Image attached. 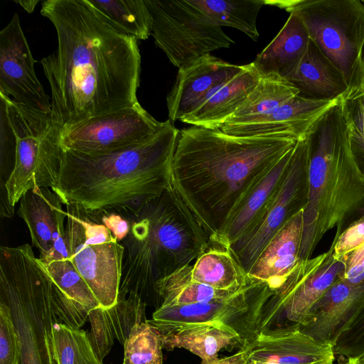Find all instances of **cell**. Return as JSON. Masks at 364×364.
<instances>
[{
  "label": "cell",
  "instance_id": "6da1fadb",
  "mask_svg": "<svg viewBox=\"0 0 364 364\" xmlns=\"http://www.w3.org/2000/svg\"><path fill=\"white\" fill-rule=\"evenodd\" d=\"M41 14L56 31L57 50L41 60L51 117L62 128L139 103L137 39L107 23L86 0H46Z\"/></svg>",
  "mask_w": 364,
  "mask_h": 364
},
{
  "label": "cell",
  "instance_id": "7a4b0ae2",
  "mask_svg": "<svg viewBox=\"0 0 364 364\" xmlns=\"http://www.w3.org/2000/svg\"><path fill=\"white\" fill-rule=\"evenodd\" d=\"M298 141L238 136L197 126L179 131L171 188L210 245H218L242 200Z\"/></svg>",
  "mask_w": 364,
  "mask_h": 364
},
{
  "label": "cell",
  "instance_id": "3957f363",
  "mask_svg": "<svg viewBox=\"0 0 364 364\" xmlns=\"http://www.w3.org/2000/svg\"><path fill=\"white\" fill-rule=\"evenodd\" d=\"M179 130L168 120L151 139L114 152L64 150L57 186L63 205L84 213L108 210L124 217L171 188Z\"/></svg>",
  "mask_w": 364,
  "mask_h": 364
},
{
  "label": "cell",
  "instance_id": "277c9868",
  "mask_svg": "<svg viewBox=\"0 0 364 364\" xmlns=\"http://www.w3.org/2000/svg\"><path fill=\"white\" fill-rule=\"evenodd\" d=\"M310 151L309 193L303 211L300 259H310L329 230L335 237L364 215V174L353 154L340 103L306 136Z\"/></svg>",
  "mask_w": 364,
  "mask_h": 364
},
{
  "label": "cell",
  "instance_id": "5b68a950",
  "mask_svg": "<svg viewBox=\"0 0 364 364\" xmlns=\"http://www.w3.org/2000/svg\"><path fill=\"white\" fill-rule=\"evenodd\" d=\"M126 218L119 292H134L156 310L161 305L156 282L192 264L210 243L172 188Z\"/></svg>",
  "mask_w": 364,
  "mask_h": 364
},
{
  "label": "cell",
  "instance_id": "8992f818",
  "mask_svg": "<svg viewBox=\"0 0 364 364\" xmlns=\"http://www.w3.org/2000/svg\"><path fill=\"white\" fill-rule=\"evenodd\" d=\"M0 301L10 309L21 364H58L54 323L80 328L88 318L89 311L60 289L28 244L0 248Z\"/></svg>",
  "mask_w": 364,
  "mask_h": 364
},
{
  "label": "cell",
  "instance_id": "52a82bcc",
  "mask_svg": "<svg viewBox=\"0 0 364 364\" xmlns=\"http://www.w3.org/2000/svg\"><path fill=\"white\" fill-rule=\"evenodd\" d=\"M296 14L310 38L343 74L341 101L364 95V4L361 0H265Z\"/></svg>",
  "mask_w": 364,
  "mask_h": 364
},
{
  "label": "cell",
  "instance_id": "ba28073f",
  "mask_svg": "<svg viewBox=\"0 0 364 364\" xmlns=\"http://www.w3.org/2000/svg\"><path fill=\"white\" fill-rule=\"evenodd\" d=\"M0 105L6 110L14 135V166L4 183L1 203L14 208L30 190L53 189L57 186L63 154L62 128L54 122L50 113L33 110L2 94Z\"/></svg>",
  "mask_w": 364,
  "mask_h": 364
},
{
  "label": "cell",
  "instance_id": "9c48e42d",
  "mask_svg": "<svg viewBox=\"0 0 364 364\" xmlns=\"http://www.w3.org/2000/svg\"><path fill=\"white\" fill-rule=\"evenodd\" d=\"M65 207L69 259L91 289L100 307L109 308L118 299L124 247L104 225L72 206Z\"/></svg>",
  "mask_w": 364,
  "mask_h": 364
},
{
  "label": "cell",
  "instance_id": "30bf717a",
  "mask_svg": "<svg viewBox=\"0 0 364 364\" xmlns=\"http://www.w3.org/2000/svg\"><path fill=\"white\" fill-rule=\"evenodd\" d=\"M273 293L267 283L252 279L239 291L226 298L160 306L147 321L156 327L161 335L188 326L213 325L239 336L247 346L258 335L262 310Z\"/></svg>",
  "mask_w": 364,
  "mask_h": 364
},
{
  "label": "cell",
  "instance_id": "8fae6325",
  "mask_svg": "<svg viewBox=\"0 0 364 364\" xmlns=\"http://www.w3.org/2000/svg\"><path fill=\"white\" fill-rule=\"evenodd\" d=\"M156 45L178 69L235 41L188 0H144Z\"/></svg>",
  "mask_w": 364,
  "mask_h": 364
},
{
  "label": "cell",
  "instance_id": "7c38bea8",
  "mask_svg": "<svg viewBox=\"0 0 364 364\" xmlns=\"http://www.w3.org/2000/svg\"><path fill=\"white\" fill-rule=\"evenodd\" d=\"M329 250L301 260L282 286L264 304L259 333L269 334L298 330L311 308L341 276L344 264Z\"/></svg>",
  "mask_w": 364,
  "mask_h": 364
},
{
  "label": "cell",
  "instance_id": "4fadbf2b",
  "mask_svg": "<svg viewBox=\"0 0 364 364\" xmlns=\"http://www.w3.org/2000/svg\"><path fill=\"white\" fill-rule=\"evenodd\" d=\"M167 123L156 120L137 103L63 129L61 145L64 150L83 154H108L151 139Z\"/></svg>",
  "mask_w": 364,
  "mask_h": 364
},
{
  "label": "cell",
  "instance_id": "5bb4252c",
  "mask_svg": "<svg viewBox=\"0 0 364 364\" xmlns=\"http://www.w3.org/2000/svg\"><path fill=\"white\" fill-rule=\"evenodd\" d=\"M309 161L306 139L299 140L273 200L250 232L230 246L247 274L269 240L291 217L304 210L308 199Z\"/></svg>",
  "mask_w": 364,
  "mask_h": 364
},
{
  "label": "cell",
  "instance_id": "9a60e30c",
  "mask_svg": "<svg viewBox=\"0 0 364 364\" xmlns=\"http://www.w3.org/2000/svg\"><path fill=\"white\" fill-rule=\"evenodd\" d=\"M35 63L16 13L0 32V94L49 114L51 102L36 76Z\"/></svg>",
  "mask_w": 364,
  "mask_h": 364
},
{
  "label": "cell",
  "instance_id": "2e32d148",
  "mask_svg": "<svg viewBox=\"0 0 364 364\" xmlns=\"http://www.w3.org/2000/svg\"><path fill=\"white\" fill-rule=\"evenodd\" d=\"M58 195L50 188L36 187L19 201L17 214L26 224L39 259L47 264L69 259L66 235V210Z\"/></svg>",
  "mask_w": 364,
  "mask_h": 364
},
{
  "label": "cell",
  "instance_id": "e0dca14e",
  "mask_svg": "<svg viewBox=\"0 0 364 364\" xmlns=\"http://www.w3.org/2000/svg\"><path fill=\"white\" fill-rule=\"evenodd\" d=\"M245 68L207 54L178 69L176 81L166 97L170 120L191 114L218 90Z\"/></svg>",
  "mask_w": 364,
  "mask_h": 364
},
{
  "label": "cell",
  "instance_id": "ac0fdd59",
  "mask_svg": "<svg viewBox=\"0 0 364 364\" xmlns=\"http://www.w3.org/2000/svg\"><path fill=\"white\" fill-rule=\"evenodd\" d=\"M341 98L315 100L299 95L269 113L250 122L223 125V132L238 136L306 138L318 120Z\"/></svg>",
  "mask_w": 364,
  "mask_h": 364
},
{
  "label": "cell",
  "instance_id": "d6986e66",
  "mask_svg": "<svg viewBox=\"0 0 364 364\" xmlns=\"http://www.w3.org/2000/svg\"><path fill=\"white\" fill-rule=\"evenodd\" d=\"M363 306L364 281L350 284L340 276L311 308L298 330L321 343L333 346Z\"/></svg>",
  "mask_w": 364,
  "mask_h": 364
},
{
  "label": "cell",
  "instance_id": "ffe728a7",
  "mask_svg": "<svg viewBox=\"0 0 364 364\" xmlns=\"http://www.w3.org/2000/svg\"><path fill=\"white\" fill-rule=\"evenodd\" d=\"M248 364H333L331 345L321 343L299 330L264 334L244 348Z\"/></svg>",
  "mask_w": 364,
  "mask_h": 364
},
{
  "label": "cell",
  "instance_id": "44dd1931",
  "mask_svg": "<svg viewBox=\"0 0 364 364\" xmlns=\"http://www.w3.org/2000/svg\"><path fill=\"white\" fill-rule=\"evenodd\" d=\"M303 211L291 217L269 240L247 272L250 279L267 283L274 291L301 261Z\"/></svg>",
  "mask_w": 364,
  "mask_h": 364
},
{
  "label": "cell",
  "instance_id": "7402d4cb",
  "mask_svg": "<svg viewBox=\"0 0 364 364\" xmlns=\"http://www.w3.org/2000/svg\"><path fill=\"white\" fill-rule=\"evenodd\" d=\"M146 306L137 294L119 292L114 306H99L90 311V331L88 334L100 360L109 353L114 340L124 345L134 326L147 320Z\"/></svg>",
  "mask_w": 364,
  "mask_h": 364
},
{
  "label": "cell",
  "instance_id": "603a6c76",
  "mask_svg": "<svg viewBox=\"0 0 364 364\" xmlns=\"http://www.w3.org/2000/svg\"><path fill=\"white\" fill-rule=\"evenodd\" d=\"M294 147L265 174L242 200L226 224L219 246L230 247L258 222L281 186Z\"/></svg>",
  "mask_w": 364,
  "mask_h": 364
},
{
  "label": "cell",
  "instance_id": "cb8c5ba5",
  "mask_svg": "<svg viewBox=\"0 0 364 364\" xmlns=\"http://www.w3.org/2000/svg\"><path fill=\"white\" fill-rule=\"evenodd\" d=\"M287 80L298 89L299 96L310 100L342 98L347 91L341 72L311 38L300 63Z\"/></svg>",
  "mask_w": 364,
  "mask_h": 364
},
{
  "label": "cell",
  "instance_id": "d4e9b609",
  "mask_svg": "<svg viewBox=\"0 0 364 364\" xmlns=\"http://www.w3.org/2000/svg\"><path fill=\"white\" fill-rule=\"evenodd\" d=\"M309 41L306 28L291 13L280 31L252 63L260 76L277 75L287 80L300 63Z\"/></svg>",
  "mask_w": 364,
  "mask_h": 364
},
{
  "label": "cell",
  "instance_id": "484cf974",
  "mask_svg": "<svg viewBox=\"0 0 364 364\" xmlns=\"http://www.w3.org/2000/svg\"><path fill=\"white\" fill-rule=\"evenodd\" d=\"M260 78L251 63L181 121L193 126L220 129L243 103Z\"/></svg>",
  "mask_w": 364,
  "mask_h": 364
},
{
  "label": "cell",
  "instance_id": "4316f807",
  "mask_svg": "<svg viewBox=\"0 0 364 364\" xmlns=\"http://www.w3.org/2000/svg\"><path fill=\"white\" fill-rule=\"evenodd\" d=\"M163 348L173 350L184 348L198 355L201 363H210L218 358V353L225 349L242 350L246 343L237 335L213 325L188 326L162 335Z\"/></svg>",
  "mask_w": 364,
  "mask_h": 364
},
{
  "label": "cell",
  "instance_id": "83f0119b",
  "mask_svg": "<svg viewBox=\"0 0 364 364\" xmlns=\"http://www.w3.org/2000/svg\"><path fill=\"white\" fill-rule=\"evenodd\" d=\"M195 282L222 290L238 291L251 282L230 247L210 245L191 267Z\"/></svg>",
  "mask_w": 364,
  "mask_h": 364
},
{
  "label": "cell",
  "instance_id": "f1b7e54d",
  "mask_svg": "<svg viewBox=\"0 0 364 364\" xmlns=\"http://www.w3.org/2000/svg\"><path fill=\"white\" fill-rule=\"evenodd\" d=\"M298 95V89L286 79L277 75L260 76L243 103L222 126L250 122L269 113Z\"/></svg>",
  "mask_w": 364,
  "mask_h": 364
},
{
  "label": "cell",
  "instance_id": "f546056e",
  "mask_svg": "<svg viewBox=\"0 0 364 364\" xmlns=\"http://www.w3.org/2000/svg\"><path fill=\"white\" fill-rule=\"evenodd\" d=\"M94 11L119 32L137 40L151 35L152 17L144 0H86Z\"/></svg>",
  "mask_w": 364,
  "mask_h": 364
},
{
  "label": "cell",
  "instance_id": "4dcf8cb0",
  "mask_svg": "<svg viewBox=\"0 0 364 364\" xmlns=\"http://www.w3.org/2000/svg\"><path fill=\"white\" fill-rule=\"evenodd\" d=\"M191 267L192 264L185 266L156 282L155 289L161 307L212 301L228 297L240 290L218 289L195 282L191 277Z\"/></svg>",
  "mask_w": 364,
  "mask_h": 364
},
{
  "label": "cell",
  "instance_id": "1f68e13d",
  "mask_svg": "<svg viewBox=\"0 0 364 364\" xmlns=\"http://www.w3.org/2000/svg\"><path fill=\"white\" fill-rule=\"evenodd\" d=\"M188 2L219 26L238 29L257 41L259 34L256 21L265 0H188Z\"/></svg>",
  "mask_w": 364,
  "mask_h": 364
},
{
  "label": "cell",
  "instance_id": "d6a6232c",
  "mask_svg": "<svg viewBox=\"0 0 364 364\" xmlns=\"http://www.w3.org/2000/svg\"><path fill=\"white\" fill-rule=\"evenodd\" d=\"M52 337L58 364H103L93 348L87 331L58 321L53 326Z\"/></svg>",
  "mask_w": 364,
  "mask_h": 364
},
{
  "label": "cell",
  "instance_id": "836d02e7",
  "mask_svg": "<svg viewBox=\"0 0 364 364\" xmlns=\"http://www.w3.org/2000/svg\"><path fill=\"white\" fill-rule=\"evenodd\" d=\"M162 335L147 320L132 328L124 344L123 364H163Z\"/></svg>",
  "mask_w": 364,
  "mask_h": 364
},
{
  "label": "cell",
  "instance_id": "e575fe53",
  "mask_svg": "<svg viewBox=\"0 0 364 364\" xmlns=\"http://www.w3.org/2000/svg\"><path fill=\"white\" fill-rule=\"evenodd\" d=\"M45 266L55 284L73 301L89 312L100 306L91 289L70 259L52 261Z\"/></svg>",
  "mask_w": 364,
  "mask_h": 364
},
{
  "label": "cell",
  "instance_id": "d590c367",
  "mask_svg": "<svg viewBox=\"0 0 364 364\" xmlns=\"http://www.w3.org/2000/svg\"><path fill=\"white\" fill-rule=\"evenodd\" d=\"M0 364H21L19 338L9 307L0 301Z\"/></svg>",
  "mask_w": 364,
  "mask_h": 364
},
{
  "label": "cell",
  "instance_id": "8d00e7d4",
  "mask_svg": "<svg viewBox=\"0 0 364 364\" xmlns=\"http://www.w3.org/2000/svg\"><path fill=\"white\" fill-rule=\"evenodd\" d=\"M364 243V215L350 224L332 243L333 257L341 260Z\"/></svg>",
  "mask_w": 364,
  "mask_h": 364
},
{
  "label": "cell",
  "instance_id": "74e56055",
  "mask_svg": "<svg viewBox=\"0 0 364 364\" xmlns=\"http://www.w3.org/2000/svg\"><path fill=\"white\" fill-rule=\"evenodd\" d=\"M82 213L107 227L119 243L129 233L130 225L128 219L117 212L105 210L94 213Z\"/></svg>",
  "mask_w": 364,
  "mask_h": 364
},
{
  "label": "cell",
  "instance_id": "f35d334b",
  "mask_svg": "<svg viewBox=\"0 0 364 364\" xmlns=\"http://www.w3.org/2000/svg\"><path fill=\"white\" fill-rule=\"evenodd\" d=\"M341 261L345 266L341 279L350 284H359L364 281V243Z\"/></svg>",
  "mask_w": 364,
  "mask_h": 364
},
{
  "label": "cell",
  "instance_id": "ab89813d",
  "mask_svg": "<svg viewBox=\"0 0 364 364\" xmlns=\"http://www.w3.org/2000/svg\"><path fill=\"white\" fill-rule=\"evenodd\" d=\"M343 114L346 122L364 138V109L356 100L341 101Z\"/></svg>",
  "mask_w": 364,
  "mask_h": 364
},
{
  "label": "cell",
  "instance_id": "60d3db41",
  "mask_svg": "<svg viewBox=\"0 0 364 364\" xmlns=\"http://www.w3.org/2000/svg\"><path fill=\"white\" fill-rule=\"evenodd\" d=\"M348 125L351 150L358 167L364 174V138L352 126Z\"/></svg>",
  "mask_w": 364,
  "mask_h": 364
},
{
  "label": "cell",
  "instance_id": "b9f144b4",
  "mask_svg": "<svg viewBox=\"0 0 364 364\" xmlns=\"http://www.w3.org/2000/svg\"><path fill=\"white\" fill-rule=\"evenodd\" d=\"M200 364H248L247 353L245 349L223 358H218L210 363H200Z\"/></svg>",
  "mask_w": 364,
  "mask_h": 364
},
{
  "label": "cell",
  "instance_id": "7bdbcfd3",
  "mask_svg": "<svg viewBox=\"0 0 364 364\" xmlns=\"http://www.w3.org/2000/svg\"><path fill=\"white\" fill-rule=\"evenodd\" d=\"M14 1L18 4L28 13H32L39 3L38 0H14Z\"/></svg>",
  "mask_w": 364,
  "mask_h": 364
},
{
  "label": "cell",
  "instance_id": "ee69618b",
  "mask_svg": "<svg viewBox=\"0 0 364 364\" xmlns=\"http://www.w3.org/2000/svg\"><path fill=\"white\" fill-rule=\"evenodd\" d=\"M356 364H364V353L355 358Z\"/></svg>",
  "mask_w": 364,
  "mask_h": 364
},
{
  "label": "cell",
  "instance_id": "f6af8a7d",
  "mask_svg": "<svg viewBox=\"0 0 364 364\" xmlns=\"http://www.w3.org/2000/svg\"><path fill=\"white\" fill-rule=\"evenodd\" d=\"M357 100V102L359 103V105L362 107V108L364 109V95L357 99H355Z\"/></svg>",
  "mask_w": 364,
  "mask_h": 364
},
{
  "label": "cell",
  "instance_id": "bcb514c9",
  "mask_svg": "<svg viewBox=\"0 0 364 364\" xmlns=\"http://www.w3.org/2000/svg\"><path fill=\"white\" fill-rule=\"evenodd\" d=\"M345 364H356L355 359L348 358Z\"/></svg>",
  "mask_w": 364,
  "mask_h": 364
},
{
  "label": "cell",
  "instance_id": "7dc6e473",
  "mask_svg": "<svg viewBox=\"0 0 364 364\" xmlns=\"http://www.w3.org/2000/svg\"><path fill=\"white\" fill-rule=\"evenodd\" d=\"M362 3L364 4V0H361Z\"/></svg>",
  "mask_w": 364,
  "mask_h": 364
}]
</instances>
